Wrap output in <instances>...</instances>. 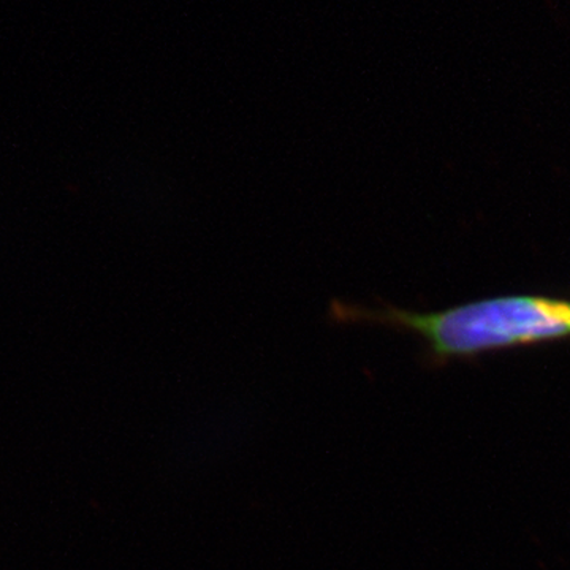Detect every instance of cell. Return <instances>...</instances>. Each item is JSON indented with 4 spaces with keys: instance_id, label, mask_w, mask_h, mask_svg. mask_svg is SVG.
<instances>
[{
    "instance_id": "cell-1",
    "label": "cell",
    "mask_w": 570,
    "mask_h": 570,
    "mask_svg": "<svg viewBox=\"0 0 570 570\" xmlns=\"http://www.w3.org/2000/svg\"><path fill=\"white\" fill-rule=\"evenodd\" d=\"M328 321L335 325H381L414 333L433 358H471L570 337L569 299L510 295L479 299L439 313H414L384 305L366 307L333 299Z\"/></svg>"
}]
</instances>
